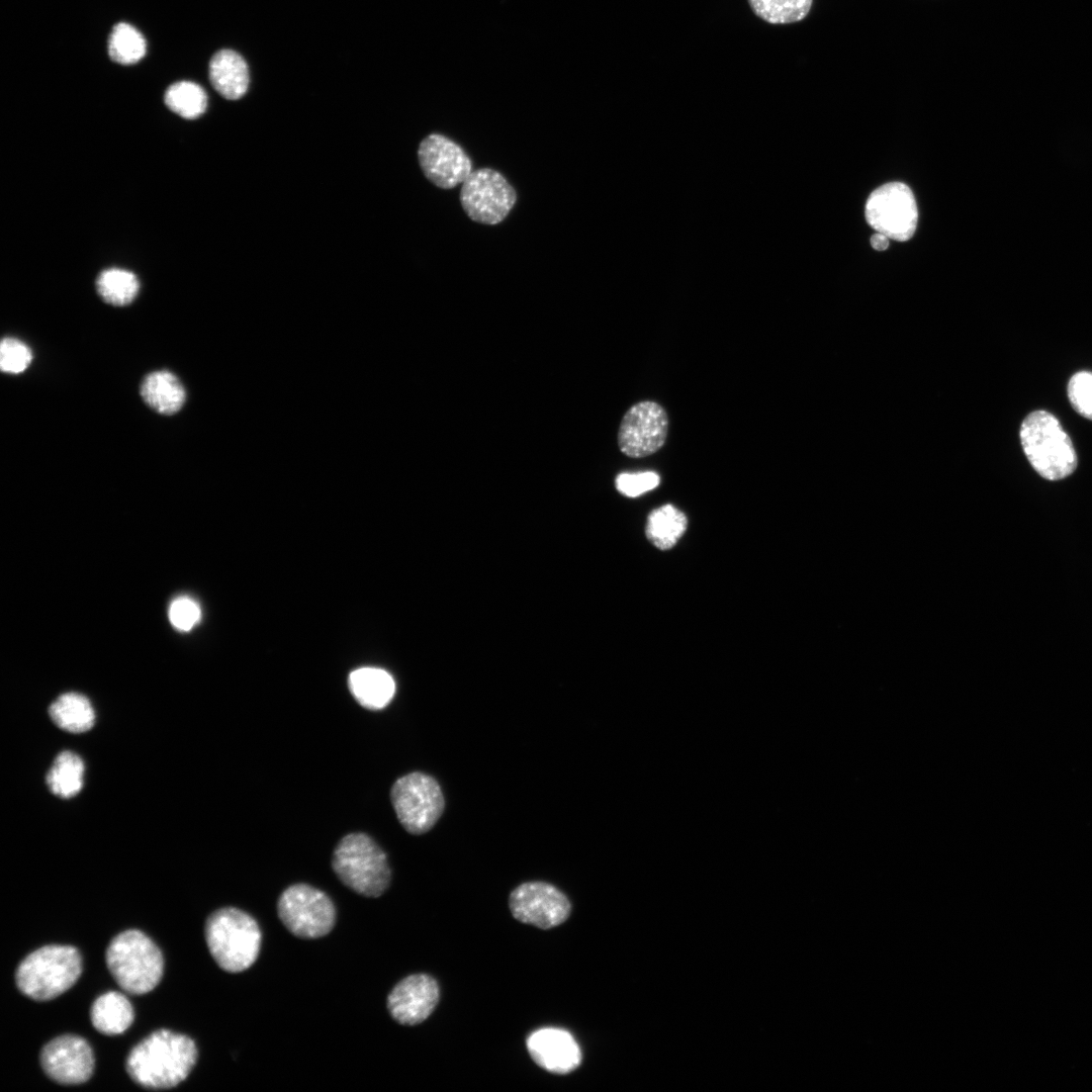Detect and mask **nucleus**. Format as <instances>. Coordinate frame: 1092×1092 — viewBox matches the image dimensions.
<instances>
[{
	"mask_svg": "<svg viewBox=\"0 0 1092 1092\" xmlns=\"http://www.w3.org/2000/svg\"><path fill=\"white\" fill-rule=\"evenodd\" d=\"M84 763L74 752L63 751L55 759L47 776L51 792L61 798H72L83 785Z\"/></svg>",
	"mask_w": 1092,
	"mask_h": 1092,
	"instance_id": "23",
	"label": "nucleus"
},
{
	"mask_svg": "<svg viewBox=\"0 0 1092 1092\" xmlns=\"http://www.w3.org/2000/svg\"><path fill=\"white\" fill-rule=\"evenodd\" d=\"M460 201L470 219L493 225L508 216L517 201V193L499 172L481 168L471 172L462 183Z\"/></svg>",
	"mask_w": 1092,
	"mask_h": 1092,
	"instance_id": "9",
	"label": "nucleus"
},
{
	"mask_svg": "<svg viewBox=\"0 0 1092 1092\" xmlns=\"http://www.w3.org/2000/svg\"><path fill=\"white\" fill-rule=\"evenodd\" d=\"M209 80L223 98L239 99L249 86L247 63L238 53L221 50L209 62Z\"/></svg>",
	"mask_w": 1092,
	"mask_h": 1092,
	"instance_id": "19",
	"label": "nucleus"
},
{
	"mask_svg": "<svg viewBox=\"0 0 1092 1092\" xmlns=\"http://www.w3.org/2000/svg\"><path fill=\"white\" fill-rule=\"evenodd\" d=\"M667 433L665 410L654 401H640L624 415L618 432V446L628 457L643 458L664 445Z\"/></svg>",
	"mask_w": 1092,
	"mask_h": 1092,
	"instance_id": "12",
	"label": "nucleus"
},
{
	"mask_svg": "<svg viewBox=\"0 0 1092 1092\" xmlns=\"http://www.w3.org/2000/svg\"><path fill=\"white\" fill-rule=\"evenodd\" d=\"M277 913L287 930L300 938L323 937L336 923V908L331 898L303 883L293 884L281 893Z\"/></svg>",
	"mask_w": 1092,
	"mask_h": 1092,
	"instance_id": "8",
	"label": "nucleus"
},
{
	"mask_svg": "<svg viewBox=\"0 0 1092 1092\" xmlns=\"http://www.w3.org/2000/svg\"><path fill=\"white\" fill-rule=\"evenodd\" d=\"M39 1058L46 1075L62 1085L85 1083L93 1074L92 1049L78 1035L64 1034L55 1037L41 1049Z\"/></svg>",
	"mask_w": 1092,
	"mask_h": 1092,
	"instance_id": "14",
	"label": "nucleus"
},
{
	"mask_svg": "<svg viewBox=\"0 0 1092 1092\" xmlns=\"http://www.w3.org/2000/svg\"><path fill=\"white\" fill-rule=\"evenodd\" d=\"M168 615L177 630L189 631L199 622L201 610L196 601L183 596L171 602Z\"/></svg>",
	"mask_w": 1092,
	"mask_h": 1092,
	"instance_id": "30",
	"label": "nucleus"
},
{
	"mask_svg": "<svg viewBox=\"0 0 1092 1092\" xmlns=\"http://www.w3.org/2000/svg\"><path fill=\"white\" fill-rule=\"evenodd\" d=\"M659 482V475L653 471L621 473L616 478V487L622 494L636 497L654 489Z\"/></svg>",
	"mask_w": 1092,
	"mask_h": 1092,
	"instance_id": "31",
	"label": "nucleus"
},
{
	"mask_svg": "<svg viewBox=\"0 0 1092 1092\" xmlns=\"http://www.w3.org/2000/svg\"><path fill=\"white\" fill-rule=\"evenodd\" d=\"M440 998L437 981L428 974H413L399 981L387 996L391 1017L402 1025H417L435 1010Z\"/></svg>",
	"mask_w": 1092,
	"mask_h": 1092,
	"instance_id": "15",
	"label": "nucleus"
},
{
	"mask_svg": "<svg viewBox=\"0 0 1092 1092\" xmlns=\"http://www.w3.org/2000/svg\"><path fill=\"white\" fill-rule=\"evenodd\" d=\"M105 959L117 985L132 995L152 991L163 976L164 960L160 948L138 929L114 936L107 946Z\"/></svg>",
	"mask_w": 1092,
	"mask_h": 1092,
	"instance_id": "5",
	"label": "nucleus"
},
{
	"mask_svg": "<svg viewBox=\"0 0 1092 1092\" xmlns=\"http://www.w3.org/2000/svg\"><path fill=\"white\" fill-rule=\"evenodd\" d=\"M90 1018L94 1028L100 1033L116 1035L130 1026L134 1012L123 994L109 991L95 999L90 1009Z\"/></svg>",
	"mask_w": 1092,
	"mask_h": 1092,
	"instance_id": "20",
	"label": "nucleus"
},
{
	"mask_svg": "<svg viewBox=\"0 0 1092 1092\" xmlns=\"http://www.w3.org/2000/svg\"><path fill=\"white\" fill-rule=\"evenodd\" d=\"M527 1050L539 1067L557 1075L571 1073L581 1063L577 1042L560 1028L546 1027L532 1032L527 1038Z\"/></svg>",
	"mask_w": 1092,
	"mask_h": 1092,
	"instance_id": "16",
	"label": "nucleus"
},
{
	"mask_svg": "<svg viewBox=\"0 0 1092 1092\" xmlns=\"http://www.w3.org/2000/svg\"><path fill=\"white\" fill-rule=\"evenodd\" d=\"M512 915L520 922L541 929L562 924L569 917L571 903L555 886L541 881L516 887L509 898Z\"/></svg>",
	"mask_w": 1092,
	"mask_h": 1092,
	"instance_id": "11",
	"label": "nucleus"
},
{
	"mask_svg": "<svg viewBox=\"0 0 1092 1092\" xmlns=\"http://www.w3.org/2000/svg\"><path fill=\"white\" fill-rule=\"evenodd\" d=\"M49 713L57 726L71 733L85 732L95 721L90 701L78 693L61 695L52 703Z\"/></svg>",
	"mask_w": 1092,
	"mask_h": 1092,
	"instance_id": "21",
	"label": "nucleus"
},
{
	"mask_svg": "<svg viewBox=\"0 0 1092 1092\" xmlns=\"http://www.w3.org/2000/svg\"><path fill=\"white\" fill-rule=\"evenodd\" d=\"M146 39L132 25L119 22L112 28L108 38V54L112 61L131 65L146 55Z\"/></svg>",
	"mask_w": 1092,
	"mask_h": 1092,
	"instance_id": "26",
	"label": "nucleus"
},
{
	"mask_svg": "<svg viewBox=\"0 0 1092 1092\" xmlns=\"http://www.w3.org/2000/svg\"><path fill=\"white\" fill-rule=\"evenodd\" d=\"M1019 437L1023 452L1033 469L1048 480H1060L1077 468L1073 442L1059 420L1038 410L1021 423Z\"/></svg>",
	"mask_w": 1092,
	"mask_h": 1092,
	"instance_id": "3",
	"label": "nucleus"
},
{
	"mask_svg": "<svg viewBox=\"0 0 1092 1092\" xmlns=\"http://www.w3.org/2000/svg\"><path fill=\"white\" fill-rule=\"evenodd\" d=\"M418 158L426 178L442 189L456 187L472 172V163L466 152L440 133L429 134L421 142Z\"/></svg>",
	"mask_w": 1092,
	"mask_h": 1092,
	"instance_id": "13",
	"label": "nucleus"
},
{
	"mask_svg": "<svg viewBox=\"0 0 1092 1092\" xmlns=\"http://www.w3.org/2000/svg\"><path fill=\"white\" fill-rule=\"evenodd\" d=\"M204 934L212 959L225 972L246 971L259 957L260 926L241 909L225 907L212 912L206 919Z\"/></svg>",
	"mask_w": 1092,
	"mask_h": 1092,
	"instance_id": "2",
	"label": "nucleus"
},
{
	"mask_svg": "<svg viewBox=\"0 0 1092 1092\" xmlns=\"http://www.w3.org/2000/svg\"><path fill=\"white\" fill-rule=\"evenodd\" d=\"M140 393L148 406L166 416L178 413L186 400L183 384L168 370L153 371L146 375L141 383Z\"/></svg>",
	"mask_w": 1092,
	"mask_h": 1092,
	"instance_id": "17",
	"label": "nucleus"
},
{
	"mask_svg": "<svg viewBox=\"0 0 1092 1092\" xmlns=\"http://www.w3.org/2000/svg\"><path fill=\"white\" fill-rule=\"evenodd\" d=\"M866 218L871 228L892 240H909L918 219L911 189L901 182H891L877 188L868 198Z\"/></svg>",
	"mask_w": 1092,
	"mask_h": 1092,
	"instance_id": "10",
	"label": "nucleus"
},
{
	"mask_svg": "<svg viewBox=\"0 0 1092 1092\" xmlns=\"http://www.w3.org/2000/svg\"><path fill=\"white\" fill-rule=\"evenodd\" d=\"M686 515L672 505L653 510L647 520L646 536L661 550L672 548L687 530Z\"/></svg>",
	"mask_w": 1092,
	"mask_h": 1092,
	"instance_id": "22",
	"label": "nucleus"
},
{
	"mask_svg": "<svg viewBox=\"0 0 1092 1092\" xmlns=\"http://www.w3.org/2000/svg\"><path fill=\"white\" fill-rule=\"evenodd\" d=\"M390 801L397 820L413 835L430 831L445 808L439 783L422 771L398 778L390 789Z\"/></svg>",
	"mask_w": 1092,
	"mask_h": 1092,
	"instance_id": "7",
	"label": "nucleus"
},
{
	"mask_svg": "<svg viewBox=\"0 0 1092 1092\" xmlns=\"http://www.w3.org/2000/svg\"><path fill=\"white\" fill-rule=\"evenodd\" d=\"M30 348L16 338H4L0 345V368L4 373L18 374L32 361Z\"/></svg>",
	"mask_w": 1092,
	"mask_h": 1092,
	"instance_id": "28",
	"label": "nucleus"
},
{
	"mask_svg": "<svg viewBox=\"0 0 1092 1092\" xmlns=\"http://www.w3.org/2000/svg\"><path fill=\"white\" fill-rule=\"evenodd\" d=\"M164 101L171 111L186 119L198 118L207 106V96L203 88L189 81L169 86Z\"/></svg>",
	"mask_w": 1092,
	"mask_h": 1092,
	"instance_id": "25",
	"label": "nucleus"
},
{
	"mask_svg": "<svg viewBox=\"0 0 1092 1092\" xmlns=\"http://www.w3.org/2000/svg\"><path fill=\"white\" fill-rule=\"evenodd\" d=\"M197 1056L196 1044L189 1036L159 1029L131 1049L125 1067L138 1085L148 1089H169L187 1078Z\"/></svg>",
	"mask_w": 1092,
	"mask_h": 1092,
	"instance_id": "1",
	"label": "nucleus"
},
{
	"mask_svg": "<svg viewBox=\"0 0 1092 1092\" xmlns=\"http://www.w3.org/2000/svg\"><path fill=\"white\" fill-rule=\"evenodd\" d=\"M349 690L360 706L368 710L386 707L395 693V682L385 670L361 667L349 674Z\"/></svg>",
	"mask_w": 1092,
	"mask_h": 1092,
	"instance_id": "18",
	"label": "nucleus"
},
{
	"mask_svg": "<svg viewBox=\"0 0 1092 1092\" xmlns=\"http://www.w3.org/2000/svg\"><path fill=\"white\" fill-rule=\"evenodd\" d=\"M82 959L72 945L50 944L35 949L25 957L15 972L19 991L36 1000H52L79 979Z\"/></svg>",
	"mask_w": 1092,
	"mask_h": 1092,
	"instance_id": "6",
	"label": "nucleus"
},
{
	"mask_svg": "<svg viewBox=\"0 0 1092 1092\" xmlns=\"http://www.w3.org/2000/svg\"><path fill=\"white\" fill-rule=\"evenodd\" d=\"M752 12L770 24H789L803 20L813 0H747Z\"/></svg>",
	"mask_w": 1092,
	"mask_h": 1092,
	"instance_id": "27",
	"label": "nucleus"
},
{
	"mask_svg": "<svg viewBox=\"0 0 1092 1092\" xmlns=\"http://www.w3.org/2000/svg\"><path fill=\"white\" fill-rule=\"evenodd\" d=\"M96 289L106 303L113 306H125L134 300L140 283L136 276L125 269L110 268L103 270L97 280Z\"/></svg>",
	"mask_w": 1092,
	"mask_h": 1092,
	"instance_id": "24",
	"label": "nucleus"
},
{
	"mask_svg": "<svg viewBox=\"0 0 1092 1092\" xmlns=\"http://www.w3.org/2000/svg\"><path fill=\"white\" fill-rule=\"evenodd\" d=\"M1068 398L1082 417L1092 420V372L1078 371L1068 382Z\"/></svg>",
	"mask_w": 1092,
	"mask_h": 1092,
	"instance_id": "29",
	"label": "nucleus"
},
{
	"mask_svg": "<svg viewBox=\"0 0 1092 1092\" xmlns=\"http://www.w3.org/2000/svg\"><path fill=\"white\" fill-rule=\"evenodd\" d=\"M888 239L889 238L886 237L885 235H882V234L878 233V234L872 236L871 245H872V247L874 249H876L878 251H884L889 246V240Z\"/></svg>",
	"mask_w": 1092,
	"mask_h": 1092,
	"instance_id": "32",
	"label": "nucleus"
},
{
	"mask_svg": "<svg viewBox=\"0 0 1092 1092\" xmlns=\"http://www.w3.org/2000/svg\"><path fill=\"white\" fill-rule=\"evenodd\" d=\"M332 869L346 887L365 897L381 896L391 880L385 851L364 832H352L339 840Z\"/></svg>",
	"mask_w": 1092,
	"mask_h": 1092,
	"instance_id": "4",
	"label": "nucleus"
}]
</instances>
